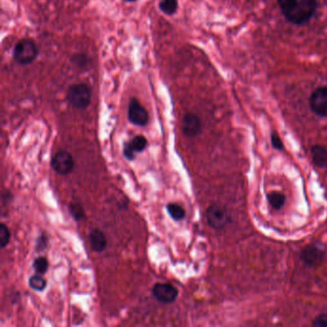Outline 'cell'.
<instances>
[{"mask_svg":"<svg viewBox=\"0 0 327 327\" xmlns=\"http://www.w3.org/2000/svg\"><path fill=\"white\" fill-rule=\"evenodd\" d=\"M182 130L187 137L199 136L202 132V123L199 117L191 112L184 114L182 119Z\"/></svg>","mask_w":327,"mask_h":327,"instance_id":"9","label":"cell"},{"mask_svg":"<svg viewBox=\"0 0 327 327\" xmlns=\"http://www.w3.org/2000/svg\"><path fill=\"white\" fill-rule=\"evenodd\" d=\"M160 8L165 15H174L178 9V0H161Z\"/></svg>","mask_w":327,"mask_h":327,"instance_id":"16","label":"cell"},{"mask_svg":"<svg viewBox=\"0 0 327 327\" xmlns=\"http://www.w3.org/2000/svg\"><path fill=\"white\" fill-rule=\"evenodd\" d=\"M10 238H11V233L7 225L5 223H1L0 224V245L2 248L8 245Z\"/></svg>","mask_w":327,"mask_h":327,"instance_id":"20","label":"cell"},{"mask_svg":"<svg viewBox=\"0 0 327 327\" xmlns=\"http://www.w3.org/2000/svg\"><path fill=\"white\" fill-rule=\"evenodd\" d=\"M69 211H70V214H71L72 217L76 221H80L82 219H84L85 216H86L85 209L79 204H71L69 206Z\"/></svg>","mask_w":327,"mask_h":327,"instance_id":"19","label":"cell"},{"mask_svg":"<svg viewBox=\"0 0 327 327\" xmlns=\"http://www.w3.org/2000/svg\"><path fill=\"white\" fill-rule=\"evenodd\" d=\"M128 117L131 123L139 127L146 126L149 122V113L136 98H132L130 101Z\"/></svg>","mask_w":327,"mask_h":327,"instance_id":"6","label":"cell"},{"mask_svg":"<svg viewBox=\"0 0 327 327\" xmlns=\"http://www.w3.org/2000/svg\"><path fill=\"white\" fill-rule=\"evenodd\" d=\"M66 99L74 109L85 110L91 101V91L86 84L72 85L67 90Z\"/></svg>","mask_w":327,"mask_h":327,"instance_id":"2","label":"cell"},{"mask_svg":"<svg viewBox=\"0 0 327 327\" xmlns=\"http://www.w3.org/2000/svg\"><path fill=\"white\" fill-rule=\"evenodd\" d=\"M168 214L175 221H181L185 217L184 208L178 204H169L167 206Z\"/></svg>","mask_w":327,"mask_h":327,"instance_id":"15","label":"cell"},{"mask_svg":"<svg viewBox=\"0 0 327 327\" xmlns=\"http://www.w3.org/2000/svg\"><path fill=\"white\" fill-rule=\"evenodd\" d=\"M310 108L319 116H327V87L317 88L310 97Z\"/></svg>","mask_w":327,"mask_h":327,"instance_id":"8","label":"cell"},{"mask_svg":"<svg viewBox=\"0 0 327 327\" xmlns=\"http://www.w3.org/2000/svg\"><path fill=\"white\" fill-rule=\"evenodd\" d=\"M47 237L42 235L38 238V243H37V249L38 251H40L41 249L47 247Z\"/></svg>","mask_w":327,"mask_h":327,"instance_id":"25","label":"cell"},{"mask_svg":"<svg viewBox=\"0 0 327 327\" xmlns=\"http://www.w3.org/2000/svg\"><path fill=\"white\" fill-rule=\"evenodd\" d=\"M14 60L20 65H28L38 57V48L36 43L31 40L24 39L19 40L14 48Z\"/></svg>","mask_w":327,"mask_h":327,"instance_id":"3","label":"cell"},{"mask_svg":"<svg viewBox=\"0 0 327 327\" xmlns=\"http://www.w3.org/2000/svg\"><path fill=\"white\" fill-rule=\"evenodd\" d=\"M152 292L154 296L162 304H172L179 295L178 289L168 283H157L153 287Z\"/></svg>","mask_w":327,"mask_h":327,"instance_id":"7","label":"cell"},{"mask_svg":"<svg viewBox=\"0 0 327 327\" xmlns=\"http://www.w3.org/2000/svg\"><path fill=\"white\" fill-rule=\"evenodd\" d=\"M324 251L316 245H308L301 251V259L309 266H317L321 263Z\"/></svg>","mask_w":327,"mask_h":327,"instance_id":"10","label":"cell"},{"mask_svg":"<svg viewBox=\"0 0 327 327\" xmlns=\"http://www.w3.org/2000/svg\"><path fill=\"white\" fill-rule=\"evenodd\" d=\"M313 163L319 168L327 167V149L320 145H315L311 149Z\"/></svg>","mask_w":327,"mask_h":327,"instance_id":"12","label":"cell"},{"mask_svg":"<svg viewBox=\"0 0 327 327\" xmlns=\"http://www.w3.org/2000/svg\"><path fill=\"white\" fill-rule=\"evenodd\" d=\"M126 1H135V0H126Z\"/></svg>","mask_w":327,"mask_h":327,"instance_id":"26","label":"cell"},{"mask_svg":"<svg viewBox=\"0 0 327 327\" xmlns=\"http://www.w3.org/2000/svg\"><path fill=\"white\" fill-rule=\"evenodd\" d=\"M280 10L291 23H306L314 16L317 9L316 0H278Z\"/></svg>","mask_w":327,"mask_h":327,"instance_id":"1","label":"cell"},{"mask_svg":"<svg viewBox=\"0 0 327 327\" xmlns=\"http://www.w3.org/2000/svg\"><path fill=\"white\" fill-rule=\"evenodd\" d=\"M123 153H124V156L126 157L127 160H133L135 159V154H136V153L134 152V151L131 149V147L129 146L128 142H126L125 145H124Z\"/></svg>","mask_w":327,"mask_h":327,"instance_id":"24","label":"cell"},{"mask_svg":"<svg viewBox=\"0 0 327 327\" xmlns=\"http://www.w3.org/2000/svg\"><path fill=\"white\" fill-rule=\"evenodd\" d=\"M128 144L134 152L140 153L146 149V147L148 145V141L145 136H137L134 137L130 142H128Z\"/></svg>","mask_w":327,"mask_h":327,"instance_id":"14","label":"cell"},{"mask_svg":"<svg viewBox=\"0 0 327 327\" xmlns=\"http://www.w3.org/2000/svg\"><path fill=\"white\" fill-rule=\"evenodd\" d=\"M271 145L273 146V148H275L276 150H282L284 148L283 142L281 140L280 136L276 133H272L271 136Z\"/></svg>","mask_w":327,"mask_h":327,"instance_id":"22","label":"cell"},{"mask_svg":"<svg viewBox=\"0 0 327 327\" xmlns=\"http://www.w3.org/2000/svg\"><path fill=\"white\" fill-rule=\"evenodd\" d=\"M88 239L92 249L96 253H102L107 247V238L103 232L99 230H92L89 232Z\"/></svg>","mask_w":327,"mask_h":327,"instance_id":"11","label":"cell"},{"mask_svg":"<svg viewBox=\"0 0 327 327\" xmlns=\"http://www.w3.org/2000/svg\"><path fill=\"white\" fill-rule=\"evenodd\" d=\"M51 166L59 175H66L70 174L74 168V160L71 154L66 151H59L56 153L51 160Z\"/></svg>","mask_w":327,"mask_h":327,"instance_id":"5","label":"cell"},{"mask_svg":"<svg viewBox=\"0 0 327 327\" xmlns=\"http://www.w3.org/2000/svg\"><path fill=\"white\" fill-rule=\"evenodd\" d=\"M313 325L317 327H327V314H321L316 317L313 321Z\"/></svg>","mask_w":327,"mask_h":327,"instance_id":"23","label":"cell"},{"mask_svg":"<svg viewBox=\"0 0 327 327\" xmlns=\"http://www.w3.org/2000/svg\"><path fill=\"white\" fill-rule=\"evenodd\" d=\"M46 285H47L46 280L40 276L39 274L38 275H33L32 278L29 280V286L34 291L41 292V291H43L45 289Z\"/></svg>","mask_w":327,"mask_h":327,"instance_id":"18","label":"cell"},{"mask_svg":"<svg viewBox=\"0 0 327 327\" xmlns=\"http://www.w3.org/2000/svg\"><path fill=\"white\" fill-rule=\"evenodd\" d=\"M267 199L271 208L275 210H279L280 208H283L285 204V196L280 192H271L270 194H268Z\"/></svg>","mask_w":327,"mask_h":327,"instance_id":"13","label":"cell"},{"mask_svg":"<svg viewBox=\"0 0 327 327\" xmlns=\"http://www.w3.org/2000/svg\"><path fill=\"white\" fill-rule=\"evenodd\" d=\"M72 62L76 66L84 68L88 64V57L86 56V54H75V56L72 59Z\"/></svg>","mask_w":327,"mask_h":327,"instance_id":"21","label":"cell"},{"mask_svg":"<svg viewBox=\"0 0 327 327\" xmlns=\"http://www.w3.org/2000/svg\"><path fill=\"white\" fill-rule=\"evenodd\" d=\"M207 222L214 230H221L230 222V215L225 208L219 205H212L207 210Z\"/></svg>","mask_w":327,"mask_h":327,"instance_id":"4","label":"cell"},{"mask_svg":"<svg viewBox=\"0 0 327 327\" xmlns=\"http://www.w3.org/2000/svg\"><path fill=\"white\" fill-rule=\"evenodd\" d=\"M48 263L47 258L46 257H38L35 259L34 263H33V268L36 271V273L38 274H44L48 270Z\"/></svg>","mask_w":327,"mask_h":327,"instance_id":"17","label":"cell"}]
</instances>
